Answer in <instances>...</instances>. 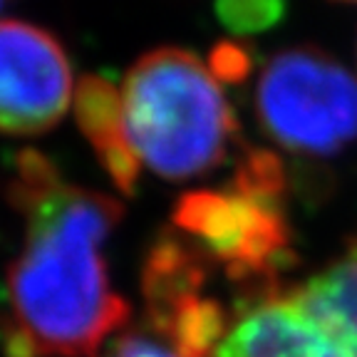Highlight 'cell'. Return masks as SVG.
Wrapping results in <instances>:
<instances>
[{
    "mask_svg": "<svg viewBox=\"0 0 357 357\" xmlns=\"http://www.w3.org/2000/svg\"><path fill=\"white\" fill-rule=\"evenodd\" d=\"M6 199L25 238L8 268L0 350L6 357H95L132 318L105 258L122 204L67 181L38 149L15 156Z\"/></svg>",
    "mask_w": 357,
    "mask_h": 357,
    "instance_id": "6da1fadb",
    "label": "cell"
},
{
    "mask_svg": "<svg viewBox=\"0 0 357 357\" xmlns=\"http://www.w3.org/2000/svg\"><path fill=\"white\" fill-rule=\"evenodd\" d=\"M119 92L129 144L156 176H206L238 149V122L221 79L191 50L144 52Z\"/></svg>",
    "mask_w": 357,
    "mask_h": 357,
    "instance_id": "7a4b0ae2",
    "label": "cell"
},
{
    "mask_svg": "<svg viewBox=\"0 0 357 357\" xmlns=\"http://www.w3.org/2000/svg\"><path fill=\"white\" fill-rule=\"evenodd\" d=\"M172 226L243 290V301L283 288L280 278L296 266L288 174L275 151L243 146L229 186L178 196Z\"/></svg>",
    "mask_w": 357,
    "mask_h": 357,
    "instance_id": "3957f363",
    "label": "cell"
},
{
    "mask_svg": "<svg viewBox=\"0 0 357 357\" xmlns=\"http://www.w3.org/2000/svg\"><path fill=\"white\" fill-rule=\"evenodd\" d=\"M263 134L303 159H330L357 142V77L315 47L275 52L256 82Z\"/></svg>",
    "mask_w": 357,
    "mask_h": 357,
    "instance_id": "277c9868",
    "label": "cell"
},
{
    "mask_svg": "<svg viewBox=\"0 0 357 357\" xmlns=\"http://www.w3.org/2000/svg\"><path fill=\"white\" fill-rule=\"evenodd\" d=\"M62 43L28 20H0V134L38 137L62 122L75 100Z\"/></svg>",
    "mask_w": 357,
    "mask_h": 357,
    "instance_id": "5b68a950",
    "label": "cell"
},
{
    "mask_svg": "<svg viewBox=\"0 0 357 357\" xmlns=\"http://www.w3.org/2000/svg\"><path fill=\"white\" fill-rule=\"evenodd\" d=\"M213 357H357V342L325 330L278 288L241 303Z\"/></svg>",
    "mask_w": 357,
    "mask_h": 357,
    "instance_id": "8992f818",
    "label": "cell"
},
{
    "mask_svg": "<svg viewBox=\"0 0 357 357\" xmlns=\"http://www.w3.org/2000/svg\"><path fill=\"white\" fill-rule=\"evenodd\" d=\"M211 263L176 231L151 243L142 266V298L149 333L162 330L174 315L208 298Z\"/></svg>",
    "mask_w": 357,
    "mask_h": 357,
    "instance_id": "52a82bcc",
    "label": "cell"
},
{
    "mask_svg": "<svg viewBox=\"0 0 357 357\" xmlns=\"http://www.w3.org/2000/svg\"><path fill=\"white\" fill-rule=\"evenodd\" d=\"M75 117L97 162L124 196L134 194L142 164L134 154L124 124L122 92L102 75H84L75 87Z\"/></svg>",
    "mask_w": 357,
    "mask_h": 357,
    "instance_id": "ba28073f",
    "label": "cell"
},
{
    "mask_svg": "<svg viewBox=\"0 0 357 357\" xmlns=\"http://www.w3.org/2000/svg\"><path fill=\"white\" fill-rule=\"evenodd\" d=\"M288 290L325 330L357 342V238L347 241L340 256L318 273Z\"/></svg>",
    "mask_w": 357,
    "mask_h": 357,
    "instance_id": "9c48e42d",
    "label": "cell"
},
{
    "mask_svg": "<svg viewBox=\"0 0 357 357\" xmlns=\"http://www.w3.org/2000/svg\"><path fill=\"white\" fill-rule=\"evenodd\" d=\"M288 0H216V15L234 35H258L275 28Z\"/></svg>",
    "mask_w": 357,
    "mask_h": 357,
    "instance_id": "30bf717a",
    "label": "cell"
},
{
    "mask_svg": "<svg viewBox=\"0 0 357 357\" xmlns=\"http://www.w3.org/2000/svg\"><path fill=\"white\" fill-rule=\"evenodd\" d=\"M211 73L218 79H229V82H241L251 75L253 70V55L245 50L241 43H221L211 50L208 60Z\"/></svg>",
    "mask_w": 357,
    "mask_h": 357,
    "instance_id": "8fae6325",
    "label": "cell"
},
{
    "mask_svg": "<svg viewBox=\"0 0 357 357\" xmlns=\"http://www.w3.org/2000/svg\"><path fill=\"white\" fill-rule=\"evenodd\" d=\"M100 357H178L164 340L144 333L117 335Z\"/></svg>",
    "mask_w": 357,
    "mask_h": 357,
    "instance_id": "7c38bea8",
    "label": "cell"
},
{
    "mask_svg": "<svg viewBox=\"0 0 357 357\" xmlns=\"http://www.w3.org/2000/svg\"><path fill=\"white\" fill-rule=\"evenodd\" d=\"M8 6H10V0H0V13L6 10V8H8Z\"/></svg>",
    "mask_w": 357,
    "mask_h": 357,
    "instance_id": "4fadbf2b",
    "label": "cell"
},
{
    "mask_svg": "<svg viewBox=\"0 0 357 357\" xmlns=\"http://www.w3.org/2000/svg\"><path fill=\"white\" fill-rule=\"evenodd\" d=\"M337 3H350V6H357V0H337Z\"/></svg>",
    "mask_w": 357,
    "mask_h": 357,
    "instance_id": "5bb4252c",
    "label": "cell"
}]
</instances>
